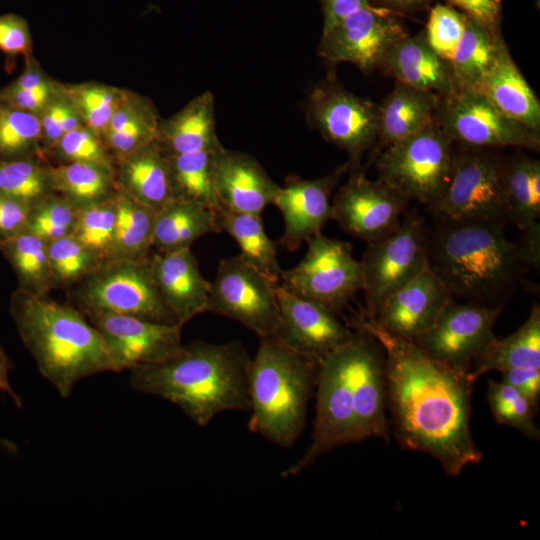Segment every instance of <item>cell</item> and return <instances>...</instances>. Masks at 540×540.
Masks as SVG:
<instances>
[{
  "mask_svg": "<svg viewBox=\"0 0 540 540\" xmlns=\"http://www.w3.org/2000/svg\"><path fill=\"white\" fill-rule=\"evenodd\" d=\"M349 169L347 162L320 178L304 179L296 175L287 177L272 203L279 209L284 221L279 245L295 251L302 242H307L321 232L331 220L332 192Z\"/></svg>",
  "mask_w": 540,
  "mask_h": 540,
  "instance_id": "cell-22",
  "label": "cell"
},
{
  "mask_svg": "<svg viewBox=\"0 0 540 540\" xmlns=\"http://www.w3.org/2000/svg\"><path fill=\"white\" fill-rule=\"evenodd\" d=\"M306 112L322 137L348 154L350 168L377 139L378 106L338 84L315 86L308 95Z\"/></svg>",
  "mask_w": 540,
  "mask_h": 540,
  "instance_id": "cell-13",
  "label": "cell"
},
{
  "mask_svg": "<svg viewBox=\"0 0 540 540\" xmlns=\"http://www.w3.org/2000/svg\"><path fill=\"white\" fill-rule=\"evenodd\" d=\"M487 402L498 423L513 427L532 440H539L540 430L534 420L536 408L513 386L489 380Z\"/></svg>",
  "mask_w": 540,
  "mask_h": 540,
  "instance_id": "cell-45",
  "label": "cell"
},
{
  "mask_svg": "<svg viewBox=\"0 0 540 540\" xmlns=\"http://www.w3.org/2000/svg\"><path fill=\"white\" fill-rule=\"evenodd\" d=\"M382 1L385 2L387 5L394 8L408 9V8H415V7L421 6L432 0H382Z\"/></svg>",
  "mask_w": 540,
  "mask_h": 540,
  "instance_id": "cell-58",
  "label": "cell"
},
{
  "mask_svg": "<svg viewBox=\"0 0 540 540\" xmlns=\"http://www.w3.org/2000/svg\"><path fill=\"white\" fill-rule=\"evenodd\" d=\"M60 85L83 124L102 137L126 89L96 81Z\"/></svg>",
  "mask_w": 540,
  "mask_h": 540,
  "instance_id": "cell-40",
  "label": "cell"
},
{
  "mask_svg": "<svg viewBox=\"0 0 540 540\" xmlns=\"http://www.w3.org/2000/svg\"><path fill=\"white\" fill-rule=\"evenodd\" d=\"M251 362L240 341L194 340L162 362L131 369L129 380L134 390L175 404L205 427L222 412L250 411Z\"/></svg>",
  "mask_w": 540,
  "mask_h": 540,
  "instance_id": "cell-2",
  "label": "cell"
},
{
  "mask_svg": "<svg viewBox=\"0 0 540 540\" xmlns=\"http://www.w3.org/2000/svg\"><path fill=\"white\" fill-rule=\"evenodd\" d=\"M502 373V381L521 392L536 408L540 399V368H514Z\"/></svg>",
  "mask_w": 540,
  "mask_h": 540,
  "instance_id": "cell-53",
  "label": "cell"
},
{
  "mask_svg": "<svg viewBox=\"0 0 540 540\" xmlns=\"http://www.w3.org/2000/svg\"><path fill=\"white\" fill-rule=\"evenodd\" d=\"M307 244L304 257L293 268L282 271L279 284L337 314L362 290L361 263L347 241L319 232Z\"/></svg>",
  "mask_w": 540,
  "mask_h": 540,
  "instance_id": "cell-10",
  "label": "cell"
},
{
  "mask_svg": "<svg viewBox=\"0 0 540 540\" xmlns=\"http://www.w3.org/2000/svg\"><path fill=\"white\" fill-rule=\"evenodd\" d=\"M1 106H2V102H1V99H0V108H1Z\"/></svg>",
  "mask_w": 540,
  "mask_h": 540,
  "instance_id": "cell-59",
  "label": "cell"
},
{
  "mask_svg": "<svg viewBox=\"0 0 540 540\" xmlns=\"http://www.w3.org/2000/svg\"><path fill=\"white\" fill-rule=\"evenodd\" d=\"M518 241L529 268H538L540 261V223L537 222L523 230V235Z\"/></svg>",
  "mask_w": 540,
  "mask_h": 540,
  "instance_id": "cell-56",
  "label": "cell"
},
{
  "mask_svg": "<svg viewBox=\"0 0 540 540\" xmlns=\"http://www.w3.org/2000/svg\"><path fill=\"white\" fill-rule=\"evenodd\" d=\"M45 157L0 160V194L30 207L53 193Z\"/></svg>",
  "mask_w": 540,
  "mask_h": 540,
  "instance_id": "cell-41",
  "label": "cell"
},
{
  "mask_svg": "<svg viewBox=\"0 0 540 540\" xmlns=\"http://www.w3.org/2000/svg\"><path fill=\"white\" fill-rule=\"evenodd\" d=\"M46 157L56 163H89L115 172L114 159L102 137L85 125L66 133Z\"/></svg>",
  "mask_w": 540,
  "mask_h": 540,
  "instance_id": "cell-47",
  "label": "cell"
},
{
  "mask_svg": "<svg viewBox=\"0 0 540 540\" xmlns=\"http://www.w3.org/2000/svg\"><path fill=\"white\" fill-rule=\"evenodd\" d=\"M318 360L300 354L277 337L260 338L251 362L249 430L290 448L303 433L315 390Z\"/></svg>",
  "mask_w": 540,
  "mask_h": 540,
  "instance_id": "cell-5",
  "label": "cell"
},
{
  "mask_svg": "<svg viewBox=\"0 0 540 540\" xmlns=\"http://www.w3.org/2000/svg\"><path fill=\"white\" fill-rule=\"evenodd\" d=\"M32 37L27 21L13 13L0 15V51L10 58L32 55Z\"/></svg>",
  "mask_w": 540,
  "mask_h": 540,
  "instance_id": "cell-49",
  "label": "cell"
},
{
  "mask_svg": "<svg viewBox=\"0 0 540 540\" xmlns=\"http://www.w3.org/2000/svg\"><path fill=\"white\" fill-rule=\"evenodd\" d=\"M115 222L114 195L110 199L78 208L72 236L105 263L113 259Z\"/></svg>",
  "mask_w": 540,
  "mask_h": 540,
  "instance_id": "cell-43",
  "label": "cell"
},
{
  "mask_svg": "<svg viewBox=\"0 0 540 540\" xmlns=\"http://www.w3.org/2000/svg\"><path fill=\"white\" fill-rule=\"evenodd\" d=\"M353 327V326H352ZM351 339L354 399V442L385 438L387 395L384 354L379 343L366 331L353 327Z\"/></svg>",
  "mask_w": 540,
  "mask_h": 540,
  "instance_id": "cell-21",
  "label": "cell"
},
{
  "mask_svg": "<svg viewBox=\"0 0 540 540\" xmlns=\"http://www.w3.org/2000/svg\"><path fill=\"white\" fill-rule=\"evenodd\" d=\"M475 21L496 28L500 14V0H450Z\"/></svg>",
  "mask_w": 540,
  "mask_h": 540,
  "instance_id": "cell-54",
  "label": "cell"
},
{
  "mask_svg": "<svg viewBox=\"0 0 540 540\" xmlns=\"http://www.w3.org/2000/svg\"><path fill=\"white\" fill-rule=\"evenodd\" d=\"M214 184L220 207L261 215L280 185L249 154L220 147L214 155Z\"/></svg>",
  "mask_w": 540,
  "mask_h": 540,
  "instance_id": "cell-23",
  "label": "cell"
},
{
  "mask_svg": "<svg viewBox=\"0 0 540 540\" xmlns=\"http://www.w3.org/2000/svg\"><path fill=\"white\" fill-rule=\"evenodd\" d=\"M215 216L220 232L232 237L242 259L271 283L278 285L283 271L278 261L279 244L268 237L261 215L236 213L219 207Z\"/></svg>",
  "mask_w": 540,
  "mask_h": 540,
  "instance_id": "cell-33",
  "label": "cell"
},
{
  "mask_svg": "<svg viewBox=\"0 0 540 540\" xmlns=\"http://www.w3.org/2000/svg\"><path fill=\"white\" fill-rule=\"evenodd\" d=\"M476 91L506 116L539 133L540 103L504 42L495 63Z\"/></svg>",
  "mask_w": 540,
  "mask_h": 540,
  "instance_id": "cell-26",
  "label": "cell"
},
{
  "mask_svg": "<svg viewBox=\"0 0 540 540\" xmlns=\"http://www.w3.org/2000/svg\"><path fill=\"white\" fill-rule=\"evenodd\" d=\"M279 321L275 337L290 349L320 361L347 343L355 329L325 306L276 285Z\"/></svg>",
  "mask_w": 540,
  "mask_h": 540,
  "instance_id": "cell-19",
  "label": "cell"
},
{
  "mask_svg": "<svg viewBox=\"0 0 540 540\" xmlns=\"http://www.w3.org/2000/svg\"><path fill=\"white\" fill-rule=\"evenodd\" d=\"M452 299L439 277L427 266L389 295L371 315H362L388 334L415 342L435 322Z\"/></svg>",
  "mask_w": 540,
  "mask_h": 540,
  "instance_id": "cell-20",
  "label": "cell"
},
{
  "mask_svg": "<svg viewBox=\"0 0 540 540\" xmlns=\"http://www.w3.org/2000/svg\"><path fill=\"white\" fill-rule=\"evenodd\" d=\"M157 142L166 154L220 148L212 93L199 94L169 118L161 119Z\"/></svg>",
  "mask_w": 540,
  "mask_h": 540,
  "instance_id": "cell-28",
  "label": "cell"
},
{
  "mask_svg": "<svg viewBox=\"0 0 540 540\" xmlns=\"http://www.w3.org/2000/svg\"><path fill=\"white\" fill-rule=\"evenodd\" d=\"M64 94L61 86L59 93L51 100L39 115L42 135V148L44 155L59 142L63 137V106Z\"/></svg>",
  "mask_w": 540,
  "mask_h": 540,
  "instance_id": "cell-51",
  "label": "cell"
},
{
  "mask_svg": "<svg viewBox=\"0 0 540 540\" xmlns=\"http://www.w3.org/2000/svg\"><path fill=\"white\" fill-rule=\"evenodd\" d=\"M505 223L438 222L427 230L428 265L453 299L504 306L529 266L519 241H511Z\"/></svg>",
  "mask_w": 540,
  "mask_h": 540,
  "instance_id": "cell-3",
  "label": "cell"
},
{
  "mask_svg": "<svg viewBox=\"0 0 540 540\" xmlns=\"http://www.w3.org/2000/svg\"><path fill=\"white\" fill-rule=\"evenodd\" d=\"M60 82L36 89H20L7 85L0 90L2 104L40 115L51 100L59 93Z\"/></svg>",
  "mask_w": 540,
  "mask_h": 540,
  "instance_id": "cell-50",
  "label": "cell"
},
{
  "mask_svg": "<svg viewBox=\"0 0 540 540\" xmlns=\"http://www.w3.org/2000/svg\"><path fill=\"white\" fill-rule=\"evenodd\" d=\"M408 203L380 180H370L362 171H355L331 202V220L368 243L394 230Z\"/></svg>",
  "mask_w": 540,
  "mask_h": 540,
  "instance_id": "cell-17",
  "label": "cell"
},
{
  "mask_svg": "<svg viewBox=\"0 0 540 540\" xmlns=\"http://www.w3.org/2000/svg\"><path fill=\"white\" fill-rule=\"evenodd\" d=\"M503 42L496 28L467 16L465 31L450 62L455 89L476 90L495 63Z\"/></svg>",
  "mask_w": 540,
  "mask_h": 540,
  "instance_id": "cell-34",
  "label": "cell"
},
{
  "mask_svg": "<svg viewBox=\"0 0 540 540\" xmlns=\"http://www.w3.org/2000/svg\"><path fill=\"white\" fill-rule=\"evenodd\" d=\"M10 312L39 372L61 397L86 377L115 372L103 337L75 306L17 288Z\"/></svg>",
  "mask_w": 540,
  "mask_h": 540,
  "instance_id": "cell-4",
  "label": "cell"
},
{
  "mask_svg": "<svg viewBox=\"0 0 540 540\" xmlns=\"http://www.w3.org/2000/svg\"><path fill=\"white\" fill-rule=\"evenodd\" d=\"M117 188L154 210L172 199L165 152L157 140L115 162Z\"/></svg>",
  "mask_w": 540,
  "mask_h": 540,
  "instance_id": "cell-27",
  "label": "cell"
},
{
  "mask_svg": "<svg viewBox=\"0 0 540 540\" xmlns=\"http://www.w3.org/2000/svg\"><path fill=\"white\" fill-rule=\"evenodd\" d=\"M77 214L75 205L53 192L31 207L26 230L49 243L72 235Z\"/></svg>",
  "mask_w": 540,
  "mask_h": 540,
  "instance_id": "cell-46",
  "label": "cell"
},
{
  "mask_svg": "<svg viewBox=\"0 0 540 540\" xmlns=\"http://www.w3.org/2000/svg\"><path fill=\"white\" fill-rule=\"evenodd\" d=\"M438 97L401 83L378 106V135L382 146L410 137L434 123Z\"/></svg>",
  "mask_w": 540,
  "mask_h": 540,
  "instance_id": "cell-31",
  "label": "cell"
},
{
  "mask_svg": "<svg viewBox=\"0 0 540 540\" xmlns=\"http://www.w3.org/2000/svg\"><path fill=\"white\" fill-rule=\"evenodd\" d=\"M206 312L233 319L259 338L275 336L279 321L276 285L239 254L224 258L210 282Z\"/></svg>",
  "mask_w": 540,
  "mask_h": 540,
  "instance_id": "cell-12",
  "label": "cell"
},
{
  "mask_svg": "<svg viewBox=\"0 0 540 540\" xmlns=\"http://www.w3.org/2000/svg\"><path fill=\"white\" fill-rule=\"evenodd\" d=\"M48 172L52 191L77 208L110 199L117 191L115 172L99 165L56 163Z\"/></svg>",
  "mask_w": 540,
  "mask_h": 540,
  "instance_id": "cell-35",
  "label": "cell"
},
{
  "mask_svg": "<svg viewBox=\"0 0 540 540\" xmlns=\"http://www.w3.org/2000/svg\"><path fill=\"white\" fill-rule=\"evenodd\" d=\"M323 30L328 29L348 14L370 5V0H321Z\"/></svg>",
  "mask_w": 540,
  "mask_h": 540,
  "instance_id": "cell-55",
  "label": "cell"
},
{
  "mask_svg": "<svg viewBox=\"0 0 540 540\" xmlns=\"http://www.w3.org/2000/svg\"><path fill=\"white\" fill-rule=\"evenodd\" d=\"M13 369V363L6 354L3 347L0 345V391L7 393L11 396L15 405L19 408L22 407L21 398L14 392L9 381V373Z\"/></svg>",
  "mask_w": 540,
  "mask_h": 540,
  "instance_id": "cell-57",
  "label": "cell"
},
{
  "mask_svg": "<svg viewBox=\"0 0 540 540\" xmlns=\"http://www.w3.org/2000/svg\"><path fill=\"white\" fill-rule=\"evenodd\" d=\"M381 65L398 83L444 96L455 90L450 63L439 57L425 36H405L396 42Z\"/></svg>",
  "mask_w": 540,
  "mask_h": 540,
  "instance_id": "cell-25",
  "label": "cell"
},
{
  "mask_svg": "<svg viewBox=\"0 0 540 540\" xmlns=\"http://www.w3.org/2000/svg\"><path fill=\"white\" fill-rule=\"evenodd\" d=\"M48 257L54 288L76 286L103 264L72 235L49 242Z\"/></svg>",
  "mask_w": 540,
  "mask_h": 540,
  "instance_id": "cell-44",
  "label": "cell"
},
{
  "mask_svg": "<svg viewBox=\"0 0 540 540\" xmlns=\"http://www.w3.org/2000/svg\"><path fill=\"white\" fill-rule=\"evenodd\" d=\"M72 297L86 317L128 315L178 323L155 285L148 260H109L78 283Z\"/></svg>",
  "mask_w": 540,
  "mask_h": 540,
  "instance_id": "cell-7",
  "label": "cell"
},
{
  "mask_svg": "<svg viewBox=\"0 0 540 540\" xmlns=\"http://www.w3.org/2000/svg\"><path fill=\"white\" fill-rule=\"evenodd\" d=\"M217 232L214 210L172 198L156 211L152 248L160 253L190 248L197 239Z\"/></svg>",
  "mask_w": 540,
  "mask_h": 540,
  "instance_id": "cell-32",
  "label": "cell"
},
{
  "mask_svg": "<svg viewBox=\"0 0 540 540\" xmlns=\"http://www.w3.org/2000/svg\"><path fill=\"white\" fill-rule=\"evenodd\" d=\"M31 207L0 194V242L25 231Z\"/></svg>",
  "mask_w": 540,
  "mask_h": 540,
  "instance_id": "cell-52",
  "label": "cell"
},
{
  "mask_svg": "<svg viewBox=\"0 0 540 540\" xmlns=\"http://www.w3.org/2000/svg\"><path fill=\"white\" fill-rule=\"evenodd\" d=\"M31 156L45 157L39 116L2 104L0 108V160Z\"/></svg>",
  "mask_w": 540,
  "mask_h": 540,
  "instance_id": "cell-42",
  "label": "cell"
},
{
  "mask_svg": "<svg viewBox=\"0 0 540 540\" xmlns=\"http://www.w3.org/2000/svg\"><path fill=\"white\" fill-rule=\"evenodd\" d=\"M381 346L386 395L398 443L435 458L449 476H458L483 454L470 429L473 382L426 355L410 341L394 337L364 317L352 324Z\"/></svg>",
  "mask_w": 540,
  "mask_h": 540,
  "instance_id": "cell-1",
  "label": "cell"
},
{
  "mask_svg": "<svg viewBox=\"0 0 540 540\" xmlns=\"http://www.w3.org/2000/svg\"><path fill=\"white\" fill-rule=\"evenodd\" d=\"M502 309L458 303L452 298L433 325L413 343L432 359L468 375L473 361L494 336L493 327Z\"/></svg>",
  "mask_w": 540,
  "mask_h": 540,
  "instance_id": "cell-14",
  "label": "cell"
},
{
  "mask_svg": "<svg viewBox=\"0 0 540 540\" xmlns=\"http://www.w3.org/2000/svg\"><path fill=\"white\" fill-rule=\"evenodd\" d=\"M155 285L178 323L206 312L210 282L200 272L191 248L151 252L148 258Z\"/></svg>",
  "mask_w": 540,
  "mask_h": 540,
  "instance_id": "cell-24",
  "label": "cell"
},
{
  "mask_svg": "<svg viewBox=\"0 0 540 540\" xmlns=\"http://www.w3.org/2000/svg\"><path fill=\"white\" fill-rule=\"evenodd\" d=\"M87 319L103 337L115 372L162 362L183 346V325L178 323L111 314L91 315Z\"/></svg>",
  "mask_w": 540,
  "mask_h": 540,
  "instance_id": "cell-18",
  "label": "cell"
},
{
  "mask_svg": "<svg viewBox=\"0 0 540 540\" xmlns=\"http://www.w3.org/2000/svg\"><path fill=\"white\" fill-rule=\"evenodd\" d=\"M540 368V307L534 303L526 321L505 338L495 335L473 361L468 378L473 383L489 371Z\"/></svg>",
  "mask_w": 540,
  "mask_h": 540,
  "instance_id": "cell-30",
  "label": "cell"
},
{
  "mask_svg": "<svg viewBox=\"0 0 540 540\" xmlns=\"http://www.w3.org/2000/svg\"><path fill=\"white\" fill-rule=\"evenodd\" d=\"M504 168L488 154L455 155L450 181L439 200L429 207L438 222L506 223Z\"/></svg>",
  "mask_w": 540,
  "mask_h": 540,
  "instance_id": "cell-11",
  "label": "cell"
},
{
  "mask_svg": "<svg viewBox=\"0 0 540 540\" xmlns=\"http://www.w3.org/2000/svg\"><path fill=\"white\" fill-rule=\"evenodd\" d=\"M0 250L14 270L18 289L47 295L54 288L47 241L25 230L1 241Z\"/></svg>",
  "mask_w": 540,
  "mask_h": 540,
  "instance_id": "cell-38",
  "label": "cell"
},
{
  "mask_svg": "<svg viewBox=\"0 0 540 540\" xmlns=\"http://www.w3.org/2000/svg\"><path fill=\"white\" fill-rule=\"evenodd\" d=\"M218 149L181 154L165 153L172 198L197 203L214 211L220 207L214 184V155Z\"/></svg>",
  "mask_w": 540,
  "mask_h": 540,
  "instance_id": "cell-37",
  "label": "cell"
},
{
  "mask_svg": "<svg viewBox=\"0 0 540 540\" xmlns=\"http://www.w3.org/2000/svg\"><path fill=\"white\" fill-rule=\"evenodd\" d=\"M115 204L113 259L148 260L152 252L156 210L139 203L118 188Z\"/></svg>",
  "mask_w": 540,
  "mask_h": 540,
  "instance_id": "cell-36",
  "label": "cell"
},
{
  "mask_svg": "<svg viewBox=\"0 0 540 540\" xmlns=\"http://www.w3.org/2000/svg\"><path fill=\"white\" fill-rule=\"evenodd\" d=\"M504 187L508 205V221L520 230L539 222L540 163L518 159L504 168Z\"/></svg>",
  "mask_w": 540,
  "mask_h": 540,
  "instance_id": "cell-39",
  "label": "cell"
},
{
  "mask_svg": "<svg viewBox=\"0 0 540 540\" xmlns=\"http://www.w3.org/2000/svg\"><path fill=\"white\" fill-rule=\"evenodd\" d=\"M466 21L467 15L447 5L438 4L429 13L424 33L426 42L439 57L449 63L463 36Z\"/></svg>",
  "mask_w": 540,
  "mask_h": 540,
  "instance_id": "cell-48",
  "label": "cell"
},
{
  "mask_svg": "<svg viewBox=\"0 0 540 540\" xmlns=\"http://www.w3.org/2000/svg\"><path fill=\"white\" fill-rule=\"evenodd\" d=\"M452 140L435 123L385 147L378 180L405 200L428 207L444 193L453 170Z\"/></svg>",
  "mask_w": 540,
  "mask_h": 540,
  "instance_id": "cell-6",
  "label": "cell"
},
{
  "mask_svg": "<svg viewBox=\"0 0 540 540\" xmlns=\"http://www.w3.org/2000/svg\"><path fill=\"white\" fill-rule=\"evenodd\" d=\"M351 339L319 362L311 443L301 458L281 473L283 478L298 475L323 454L354 442Z\"/></svg>",
  "mask_w": 540,
  "mask_h": 540,
  "instance_id": "cell-8",
  "label": "cell"
},
{
  "mask_svg": "<svg viewBox=\"0 0 540 540\" xmlns=\"http://www.w3.org/2000/svg\"><path fill=\"white\" fill-rule=\"evenodd\" d=\"M407 36L387 8L362 7L322 31L318 55L326 61L348 62L368 73L390 48Z\"/></svg>",
  "mask_w": 540,
  "mask_h": 540,
  "instance_id": "cell-16",
  "label": "cell"
},
{
  "mask_svg": "<svg viewBox=\"0 0 540 540\" xmlns=\"http://www.w3.org/2000/svg\"><path fill=\"white\" fill-rule=\"evenodd\" d=\"M161 118L146 96L127 90L102 139L114 162L158 139Z\"/></svg>",
  "mask_w": 540,
  "mask_h": 540,
  "instance_id": "cell-29",
  "label": "cell"
},
{
  "mask_svg": "<svg viewBox=\"0 0 540 540\" xmlns=\"http://www.w3.org/2000/svg\"><path fill=\"white\" fill-rule=\"evenodd\" d=\"M360 263L368 316L427 266V228L420 212L406 210L394 230L368 242Z\"/></svg>",
  "mask_w": 540,
  "mask_h": 540,
  "instance_id": "cell-9",
  "label": "cell"
},
{
  "mask_svg": "<svg viewBox=\"0 0 540 540\" xmlns=\"http://www.w3.org/2000/svg\"><path fill=\"white\" fill-rule=\"evenodd\" d=\"M445 98L439 128L452 141L539 150V133L506 116L478 91L455 89Z\"/></svg>",
  "mask_w": 540,
  "mask_h": 540,
  "instance_id": "cell-15",
  "label": "cell"
}]
</instances>
